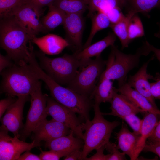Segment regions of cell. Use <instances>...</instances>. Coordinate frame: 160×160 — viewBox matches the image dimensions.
Here are the masks:
<instances>
[{
	"mask_svg": "<svg viewBox=\"0 0 160 160\" xmlns=\"http://www.w3.org/2000/svg\"><path fill=\"white\" fill-rule=\"evenodd\" d=\"M100 105L95 103L93 107L94 116L91 121L83 123L84 146L81 160H84L94 150L105 146L109 143L113 130L120 124L118 121H109L105 119L101 112Z\"/></svg>",
	"mask_w": 160,
	"mask_h": 160,
	"instance_id": "5b68a950",
	"label": "cell"
},
{
	"mask_svg": "<svg viewBox=\"0 0 160 160\" xmlns=\"http://www.w3.org/2000/svg\"><path fill=\"white\" fill-rule=\"evenodd\" d=\"M46 112L47 116L63 123L73 131L76 137L83 139V123L77 117L76 113L59 103L52 97H47Z\"/></svg>",
	"mask_w": 160,
	"mask_h": 160,
	"instance_id": "30bf717a",
	"label": "cell"
},
{
	"mask_svg": "<svg viewBox=\"0 0 160 160\" xmlns=\"http://www.w3.org/2000/svg\"><path fill=\"white\" fill-rule=\"evenodd\" d=\"M40 67L51 79L58 84L67 85L81 67L74 54H64L61 57L49 58L40 50L34 51Z\"/></svg>",
	"mask_w": 160,
	"mask_h": 160,
	"instance_id": "8992f818",
	"label": "cell"
},
{
	"mask_svg": "<svg viewBox=\"0 0 160 160\" xmlns=\"http://www.w3.org/2000/svg\"><path fill=\"white\" fill-rule=\"evenodd\" d=\"M158 143H160V141L159 142H158Z\"/></svg>",
	"mask_w": 160,
	"mask_h": 160,
	"instance_id": "c3c4849f",
	"label": "cell"
},
{
	"mask_svg": "<svg viewBox=\"0 0 160 160\" xmlns=\"http://www.w3.org/2000/svg\"><path fill=\"white\" fill-rule=\"evenodd\" d=\"M105 149L111 153L108 160H127L125 154L119 151L117 145L109 142L105 146Z\"/></svg>",
	"mask_w": 160,
	"mask_h": 160,
	"instance_id": "836d02e7",
	"label": "cell"
},
{
	"mask_svg": "<svg viewBox=\"0 0 160 160\" xmlns=\"http://www.w3.org/2000/svg\"><path fill=\"white\" fill-rule=\"evenodd\" d=\"M124 120L131 127L133 132L137 135H140L142 124V119H141L136 114H131L124 117Z\"/></svg>",
	"mask_w": 160,
	"mask_h": 160,
	"instance_id": "d6a6232c",
	"label": "cell"
},
{
	"mask_svg": "<svg viewBox=\"0 0 160 160\" xmlns=\"http://www.w3.org/2000/svg\"><path fill=\"white\" fill-rule=\"evenodd\" d=\"M52 5L66 14H83L88 9V6L85 0H56Z\"/></svg>",
	"mask_w": 160,
	"mask_h": 160,
	"instance_id": "f1b7e54d",
	"label": "cell"
},
{
	"mask_svg": "<svg viewBox=\"0 0 160 160\" xmlns=\"http://www.w3.org/2000/svg\"><path fill=\"white\" fill-rule=\"evenodd\" d=\"M36 5L42 8L44 7L52 5L56 0H31Z\"/></svg>",
	"mask_w": 160,
	"mask_h": 160,
	"instance_id": "ee69618b",
	"label": "cell"
},
{
	"mask_svg": "<svg viewBox=\"0 0 160 160\" xmlns=\"http://www.w3.org/2000/svg\"><path fill=\"white\" fill-rule=\"evenodd\" d=\"M73 131L68 135L45 142L46 148L50 150L56 151H73L83 148L84 141L81 138L74 136Z\"/></svg>",
	"mask_w": 160,
	"mask_h": 160,
	"instance_id": "7402d4cb",
	"label": "cell"
},
{
	"mask_svg": "<svg viewBox=\"0 0 160 160\" xmlns=\"http://www.w3.org/2000/svg\"><path fill=\"white\" fill-rule=\"evenodd\" d=\"M90 18L92 25L90 33L86 41L83 45L82 49L91 44L94 37L98 32L110 27L111 25L107 16L101 11L95 13Z\"/></svg>",
	"mask_w": 160,
	"mask_h": 160,
	"instance_id": "484cf974",
	"label": "cell"
},
{
	"mask_svg": "<svg viewBox=\"0 0 160 160\" xmlns=\"http://www.w3.org/2000/svg\"><path fill=\"white\" fill-rule=\"evenodd\" d=\"M128 37L132 42L135 39L144 35L145 32L141 20L137 14L131 18L128 26Z\"/></svg>",
	"mask_w": 160,
	"mask_h": 160,
	"instance_id": "f546056e",
	"label": "cell"
},
{
	"mask_svg": "<svg viewBox=\"0 0 160 160\" xmlns=\"http://www.w3.org/2000/svg\"><path fill=\"white\" fill-rule=\"evenodd\" d=\"M110 103L111 112L102 113L103 115L113 116L122 119L130 114L145 113L127 96L121 94H118L116 90Z\"/></svg>",
	"mask_w": 160,
	"mask_h": 160,
	"instance_id": "2e32d148",
	"label": "cell"
},
{
	"mask_svg": "<svg viewBox=\"0 0 160 160\" xmlns=\"http://www.w3.org/2000/svg\"><path fill=\"white\" fill-rule=\"evenodd\" d=\"M153 58L145 63L134 75L130 76L127 82L131 87L147 98L153 106L157 108L148 81L150 79L155 80V78L147 72L148 65Z\"/></svg>",
	"mask_w": 160,
	"mask_h": 160,
	"instance_id": "9a60e30c",
	"label": "cell"
},
{
	"mask_svg": "<svg viewBox=\"0 0 160 160\" xmlns=\"http://www.w3.org/2000/svg\"><path fill=\"white\" fill-rule=\"evenodd\" d=\"M88 6L87 15L90 18L95 13L101 11L105 13L112 9L125 8L127 0H85Z\"/></svg>",
	"mask_w": 160,
	"mask_h": 160,
	"instance_id": "cb8c5ba5",
	"label": "cell"
},
{
	"mask_svg": "<svg viewBox=\"0 0 160 160\" xmlns=\"http://www.w3.org/2000/svg\"><path fill=\"white\" fill-rule=\"evenodd\" d=\"M116 37L113 32H109L101 40L90 44L77 53H74L81 63V68L85 65L91 57L101 55V53L106 48L114 45Z\"/></svg>",
	"mask_w": 160,
	"mask_h": 160,
	"instance_id": "e0dca14e",
	"label": "cell"
},
{
	"mask_svg": "<svg viewBox=\"0 0 160 160\" xmlns=\"http://www.w3.org/2000/svg\"><path fill=\"white\" fill-rule=\"evenodd\" d=\"M71 130L64 124L52 119L43 121L33 132V141L45 142L67 135Z\"/></svg>",
	"mask_w": 160,
	"mask_h": 160,
	"instance_id": "5bb4252c",
	"label": "cell"
},
{
	"mask_svg": "<svg viewBox=\"0 0 160 160\" xmlns=\"http://www.w3.org/2000/svg\"><path fill=\"white\" fill-rule=\"evenodd\" d=\"M29 95L19 96L15 102L6 111L0 119V130L11 132L19 138L20 130L23 127V112L26 102L31 99Z\"/></svg>",
	"mask_w": 160,
	"mask_h": 160,
	"instance_id": "7c38bea8",
	"label": "cell"
},
{
	"mask_svg": "<svg viewBox=\"0 0 160 160\" xmlns=\"http://www.w3.org/2000/svg\"><path fill=\"white\" fill-rule=\"evenodd\" d=\"M32 38L14 16L0 18V46L15 64L28 63L34 49Z\"/></svg>",
	"mask_w": 160,
	"mask_h": 160,
	"instance_id": "6da1fadb",
	"label": "cell"
},
{
	"mask_svg": "<svg viewBox=\"0 0 160 160\" xmlns=\"http://www.w3.org/2000/svg\"><path fill=\"white\" fill-rule=\"evenodd\" d=\"M156 57L157 58V59L159 61V62H160V57Z\"/></svg>",
	"mask_w": 160,
	"mask_h": 160,
	"instance_id": "7dc6e473",
	"label": "cell"
},
{
	"mask_svg": "<svg viewBox=\"0 0 160 160\" xmlns=\"http://www.w3.org/2000/svg\"><path fill=\"white\" fill-rule=\"evenodd\" d=\"M106 62L101 55L90 59L85 65L79 68L67 87L90 98L105 69Z\"/></svg>",
	"mask_w": 160,
	"mask_h": 160,
	"instance_id": "52a82bcc",
	"label": "cell"
},
{
	"mask_svg": "<svg viewBox=\"0 0 160 160\" xmlns=\"http://www.w3.org/2000/svg\"><path fill=\"white\" fill-rule=\"evenodd\" d=\"M155 78L156 81L150 83L151 92L154 98L160 100V74H157Z\"/></svg>",
	"mask_w": 160,
	"mask_h": 160,
	"instance_id": "8d00e7d4",
	"label": "cell"
},
{
	"mask_svg": "<svg viewBox=\"0 0 160 160\" xmlns=\"http://www.w3.org/2000/svg\"><path fill=\"white\" fill-rule=\"evenodd\" d=\"M149 47L151 52H153L156 57H160V49L155 47L152 45L150 44Z\"/></svg>",
	"mask_w": 160,
	"mask_h": 160,
	"instance_id": "f6af8a7d",
	"label": "cell"
},
{
	"mask_svg": "<svg viewBox=\"0 0 160 160\" xmlns=\"http://www.w3.org/2000/svg\"><path fill=\"white\" fill-rule=\"evenodd\" d=\"M149 44L146 41L134 54L124 53L114 45L111 46V51L106 60L105 68L99 80L104 79L116 80L119 87L126 82L127 74L138 66L141 57L147 56L151 52Z\"/></svg>",
	"mask_w": 160,
	"mask_h": 160,
	"instance_id": "277c9868",
	"label": "cell"
},
{
	"mask_svg": "<svg viewBox=\"0 0 160 160\" xmlns=\"http://www.w3.org/2000/svg\"><path fill=\"white\" fill-rule=\"evenodd\" d=\"M7 55L4 56L0 54V72H1L5 69L13 66L15 63Z\"/></svg>",
	"mask_w": 160,
	"mask_h": 160,
	"instance_id": "ab89813d",
	"label": "cell"
},
{
	"mask_svg": "<svg viewBox=\"0 0 160 160\" xmlns=\"http://www.w3.org/2000/svg\"><path fill=\"white\" fill-rule=\"evenodd\" d=\"M72 152L73 151H41L39 156L41 160H58L62 157L66 156Z\"/></svg>",
	"mask_w": 160,
	"mask_h": 160,
	"instance_id": "1f68e13d",
	"label": "cell"
},
{
	"mask_svg": "<svg viewBox=\"0 0 160 160\" xmlns=\"http://www.w3.org/2000/svg\"><path fill=\"white\" fill-rule=\"evenodd\" d=\"M82 151L81 149H77L72 152L66 156L64 160H81Z\"/></svg>",
	"mask_w": 160,
	"mask_h": 160,
	"instance_id": "7bdbcfd3",
	"label": "cell"
},
{
	"mask_svg": "<svg viewBox=\"0 0 160 160\" xmlns=\"http://www.w3.org/2000/svg\"><path fill=\"white\" fill-rule=\"evenodd\" d=\"M42 13V8L28 0L14 10L12 16L33 38L40 32H44L40 19Z\"/></svg>",
	"mask_w": 160,
	"mask_h": 160,
	"instance_id": "9c48e42d",
	"label": "cell"
},
{
	"mask_svg": "<svg viewBox=\"0 0 160 160\" xmlns=\"http://www.w3.org/2000/svg\"><path fill=\"white\" fill-rule=\"evenodd\" d=\"M30 96L31 105L26 121L19 133V138L24 141L48 116L46 112L48 95L43 93L41 83L30 94Z\"/></svg>",
	"mask_w": 160,
	"mask_h": 160,
	"instance_id": "ba28073f",
	"label": "cell"
},
{
	"mask_svg": "<svg viewBox=\"0 0 160 160\" xmlns=\"http://www.w3.org/2000/svg\"><path fill=\"white\" fill-rule=\"evenodd\" d=\"M143 151L153 152L157 155L160 159V143H146Z\"/></svg>",
	"mask_w": 160,
	"mask_h": 160,
	"instance_id": "f35d334b",
	"label": "cell"
},
{
	"mask_svg": "<svg viewBox=\"0 0 160 160\" xmlns=\"http://www.w3.org/2000/svg\"><path fill=\"white\" fill-rule=\"evenodd\" d=\"M118 149L127 155L130 159L133 160L135 148L140 135H137L129 131L127 125L122 122L121 128L116 133Z\"/></svg>",
	"mask_w": 160,
	"mask_h": 160,
	"instance_id": "ffe728a7",
	"label": "cell"
},
{
	"mask_svg": "<svg viewBox=\"0 0 160 160\" xmlns=\"http://www.w3.org/2000/svg\"><path fill=\"white\" fill-rule=\"evenodd\" d=\"M160 141V116L158 123L152 135L148 138L147 143H158Z\"/></svg>",
	"mask_w": 160,
	"mask_h": 160,
	"instance_id": "60d3db41",
	"label": "cell"
},
{
	"mask_svg": "<svg viewBox=\"0 0 160 160\" xmlns=\"http://www.w3.org/2000/svg\"><path fill=\"white\" fill-rule=\"evenodd\" d=\"M31 64L40 80L47 85L54 100L78 114L85 122L90 120L89 112L94 104L92 100L56 82L42 69L37 60L32 61Z\"/></svg>",
	"mask_w": 160,
	"mask_h": 160,
	"instance_id": "7a4b0ae2",
	"label": "cell"
},
{
	"mask_svg": "<svg viewBox=\"0 0 160 160\" xmlns=\"http://www.w3.org/2000/svg\"><path fill=\"white\" fill-rule=\"evenodd\" d=\"M31 42L36 44L45 54H59L69 44L66 39L57 35L49 34L40 37H33Z\"/></svg>",
	"mask_w": 160,
	"mask_h": 160,
	"instance_id": "ac0fdd59",
	"label": "cell"
},
{
	"mask_svg": "<svg viewBox=\"0 0 160 160\" xmlns=\"http://www.w3.org/2000/svg\"><path fill=\"white\" fill-rule=\"evenodd\" d=\"M28 0H0V18L12 16L14 10Z\"/></svg>",
	"mask_w": 160,
	"mask_h": 160,
	"instance_id": "4dcf8cb0",
	"label": "cell"
},
{
	"mask_svg": "<svg viewBox=\"0 0 160 160\" xmlns=\"http://www.w3.org/2000/svg\"><path fill=\"white\" fill-rule=\"evenodd\" d=\"M115 90L127 96L145 112L152 113L160 116V110L153 106L147 98L129 86L127 82L116 88Z\"/></svg>",
	"mask_w": 160,
	"mask_h": 160,
	"instance_id": "44dd1931",
	"label": "cell"
},
{
	"mask_svg": "<svg viewBox=\"0 0 160 160\" xmlns=\"http://www.w3.org/2000/svg\"><path fill=\"white\" fill-rule=\"evenodd\" d=\"M14 97L8 96L6 98L1 100L0 101V118H1L3 115L7 110L13 103L17 99Z\"/></svg>",
	"mask_w": 160,
	"mask_h": 160,
	"instance_id": "d590c367",
	"label": "cell"
},
{
	"mask_svg": "<svg viewBox=\"0 0 160 160\" xmlns=\"http://www.w3.org/2000/svg\"><path fill=\"white\" fill-rule=\"evenodd\" d=\"M113 84L111 80L109 79L99 80L90 97V99L94 100V103L99 105L102 102L110 103L115 91Z\"/></svg>",
	"mask_w": 160,
	"mask_h": 160,
	"instance_id": "603a6c76",
	"label": "cell"
},
{
	"mask_svg": "<svg viewBox=\"0 0 160 160\" xmlns=\"http://www.w3.org/2000/svg\"><path fill=\"white\" fill-rule=\"evenodd\" d=\"M27 150L20 155L17 160H41L39 156L31 153Z\"/></svg>",
	"mask_w": 160,
	"mask_h": 160,
	"instance_id": "b9f144b4",
	"label": "cell"
},
{
	"mask_svg": "<svg viewBox=\"0 0 160 160\" xmlns=\"http://www.w3.org/2000/svg\"><path fill=\"white\" fill-rule=\"evenodd\" d=\"M157 25L158 27V29L154 35L155 37L158 38H160V21L157 23Z\"/></svg>",
	"mask_w": 160,
	"mask_h": 160,
	"instance_id": "bcb514c9",
	"label": "cell"
},
{
	"mask_svg": "<svg viewBox=\"0 0 160 160\" xmlns=\"http://www.w3.org/2000/svg\"><path fill=\"white\" fill-rule=\"evenodd\" d=\"M140 137L135 151L133 160L137 159L146 143L147 140L152 135L159 121L160 115L151 112H145Z\"/></svg>",
	"mask_w": 160,
	"mask_h": 160,
	"instance_id": "d6986e66",
	"label": "cell"
},
{
	"mask_svg": "<svg viewBox=\"0 0 160 160\" xmlns=\"http://www.w3.org/2000/svg\"><path fill=\"white\" fill-rule=\"evenodd\" d=\"M48 7V12L41 20L44 33L51 31L63 25L66 16L65 13L56 7L51 5Z\"/></svg>",
	"mask_w": 160,
	"mask_h": 160,
	"instance_id": "d4e9b609",
	"label": "cell"
},
{
	"mask_svg": "<svg viewBox=\"0 0 160 160\" xmlns=\"http://www.w3.org/2000/svg\"><path fill=\"white\" fill-rule=\"evenodd\" d=\"M8 132L0 130V160H17L23 152L41 146L40 143L35 140L29 143L20 140L17 136L12 137L8 135Z\"/></svg>",
	"mask_w": 160,
	"mask_h": 160,
	"instance_id": "8fae6325",
	"label": "cell"
},
{
	"mask_svg": "<svg viewBox=\"0 0 160 160\" xmlns=\"http://www.w3.org/2000/svg\"><path fill=\"white\" fill-rule=\"evenodd\" d=\"M82 14L72 13L66 14L63 24L65 30L66 39L69 46L75 50L74 53L82 49V37L85 22Z\"/></svg>",
	"mask_w": 160,
	"mask_h": 160,
	"instance_id": "4fadbf2b",
	"label": "cell"
},
{
	"mask_svg": "<svg viewBox=\"0 0 160 160\" xmlns=\"http://www.w3.org/2000/svg\"><path fill=\"white\" fill-rule=\"evenodd\" d=\"M105 13L109 18L111 25L118 23L122 20L125 16L123 13L122 10L118 8L112 9Z\"/></svg>",
	"mask_w": 160,
	"mask_h": 160,
	"instance_id": "e575fe53",
	"label": "cell"
},
{
	"mask_svg": "<svg viewBox=\"0 0 160 160\" xmlns=\"http://www.w3.org/2000/svg\"><path fill=\"white\" fill-rule=\"evenodd\" d=\"M155 8H160V0H127L125 8L127 12L146 15Z\"/></svg>",
	"mask_w": 160,
	"mask_h": 160,
	"instance_id": "4316f807",
	"label": "cell"
},
{
	"mask_svg": "<svg viewBox=\"0 0 160 160\" xmlns=\"http://www.w3.org/2000/svg\"><path fill=\"white\" fill-rule=\"evenodd\" d=\"M135 14L128 12L122 20L115 24L111 25L110 26L119 39L122 49L127 47L131 42L128 37V26L130 19Z\"/></svg>",
	"mask_w": 160,
	"mask_h": 160,
	"instance_id": "83f0119b",
	"label": "cell"
},
{
	"mask_svg": "<svg viewBox=\"0 0 160 160\" xmlns=\"http://www.w3.org/2000/svg\"><path fill=\"white\" fill-rule=\"evenodd\" d=\"M2 79L0 92L14 97L29 95L41 83L39 77L29 63H15L0 73Z\"/></svg>",
	"mask_w": 160,
	"mask_h": 160,
	"instance_id": "3957f363",
	"label": "cell"
},
{
	"mask_svg": "<svg viewBox=\"0 0 160 160\" xmlns=\"http://www.w3.org/2000/svg\"><path fill=\"white\" fill-rule=\"evenodd\" d=\"M105 146H101L97 149L96 153L90 157H86L85 160H108L110 154L105 155L103 151L105 149Z\"/></svg>",
	"mask_w": 160,
	"mask_h": 160,
	"instance_id": "74e56055",
	"label": "cell"
}]
</instances>
